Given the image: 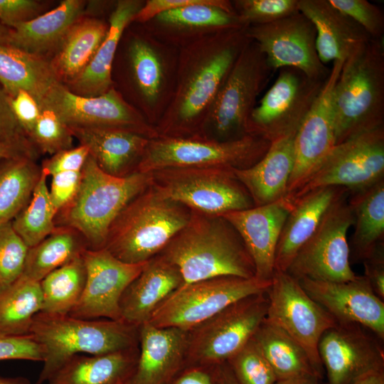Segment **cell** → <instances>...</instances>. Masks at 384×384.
<instances>
[{
	"instance_id": "obj_8",
	"label": "cell",
	"mask_w": 384,
	"mask_h": 384,
	"mask_svg": "<svg viewBox=\"0 0 384 384\" xmlns=\"http://www.w3.org/2000/svg\"><path fill=\"white\" fill-rule=\"evenodd\" d=\"M272 72L258 45L251 40L220 87L198 135L217 141L247 135L257 98Z\"/></svg>"
},
{
	"instance_id": "obj_22",
	"label": "cell",
	"mask_w": 384,
	"mask_h": 384,
	"mask_svg": "<svg viewBox=\"0 0 384 384\" xmlns=\"http://www.w3.org/2000/svg\"><path fill=\"white\" fill-rule=\"evenodd\" d=\"M299 282L337 323L361 325L384 340V301L375 294L363 275L343 282L305 278Z\"/></svg>"
},
{
	"instance_id": "obj_54",
	"label": "cell",
	"mask_w": 384,
	"mask_h": 384,
	"mask_svg": "<svg viewBox=\"0 0 384 384\" xmlns=\"http://www.w3.org/2000/svg\"><path fill=\"white\" fill-rule=\"evenodd\" d=\"M362 262L363 276L375 294L384 301V245Z\"/></svg>"
},
{
	"instance_id": "obj_11",
	"label": "cell",
	"mask_w": 384,
	"mask_h": 384,
	"mask_svg": "<svg viewBox=\"0 0 384 384\" xmlns=\"http://www.w3.org/2000/svg\"><path fill=\"white\" fill-rule=\"evenodd\" d=\"M270 281L221 276L184 284L163 302L149 323L191 331L233 303L267 292Z\"/></svg>"
},
{
	"instance_id": "obj_53",
	"label": "cell",
	"mask_w": 384,
	"mask_h": 384,
	"mask_svg": "<svg viewBox=\"0 0 384 384\" xmlns=\"http://www.w3.org/2000/svg\"><path fill=\"white\" fill-rule=\"evenodd\" d=\"M49 194L55 210L66 206L75 197L80 183L81 171H65L51 176Z\"/></svg>"
},
{
	"instance_id": "obj_59",
	"label": "cell",
	"mask_w": 384,
	"mask_h": 384,
	"mask_svg": "<svg viewBox=\"0 0 384 384\" xmlns=\"http://www.w3.org/2000/svg\"><path fill=\"white\" fill-rule=\"evenodd\" d=\"M220 384H239L227 363L220 366Z\"/></svg>"
},
{
	"instance_id": "obj_19",
	"label": "cell",
	"mask_w": 384,
	"mask_h": 384,
	"mask_svg": "<svg viewBox=\"0 0 384 384\" xmlns=\"http://www.w3.org/2000/svg\"><path fill=\"white\" fill-rule=\"evenodd\" d=\"M381 341L356 324L337 323L325 331L318 351L328 384H352L369 373L384 370Z\"/></svg>"
},
{
	"instance_id": "obj_15",
	"label": "cell",
	"mask_w": 384,
	"mask_h": 384,
	"mask_svg": "<svg viewBox=\"0 0 384 384\" xmlns=\"http://www.w3.org/2000/svg\"><path fill=\"white\" fill-rule=\"evenodd\" d=\"M348 195L327 212L310 239L299 250L287 272L297 279L343 282L357 275L350 264L347 240L354 217Z\"/></svg>"
},
{
	"instance_id": "obj_31",
	"label": "cell",
	"mask_w": 384,
	"mask_h": 384,
	"mask_svg": "<svg viewBox=\"0 0 384 384\" xmlns=\"http://www.w3.org/2000/svg\"><path fill=\"white\" fill-rule=\"evenodd\" d=\"M295 134L271 142L266 154L252 166L234 169L254 206L269 204L286 196L294 165Z\"/></svg>"
},
{
	"instance_id": "obj_35",
	"label": "cell",
	"mask_w": 384,
	"mask_h": 384,
	"mask_svg": "<svg viewBox=\"0 0 384 384\" xmlns=\"http://www.w3.org/2000/svg\"><path fill=\"white\" fill-rule=\"evenodd\" d=\"M108 28V21L94 17L81 18L70 28L50 60L60 82L68 85L85 70Z\"/></svg>"
},
{
	"instance_id": "obj_18",
	"label": "cell",
	"mask_w": 384,
	"mask_h": 384,
	"mask_svg": "<svg viewBox=\"0 0 384 384\" xmlns=\"http://www.w3.org/2000/svg\"><path fill=\"white\" fill-rule=\"evenodd\" d=\"M53 110L68 127H110L159 137L153 125L114 87L103 95L87 97L71 92L59 82L40 104Z\"/></svg>"
},
{
	"instance_id": "obj_4",
	"label": "cell",
	"mask_w": 384,
	"mask_h": 384,
	"mask_svg": "<svg viewBox=\"0 0 384 384\" xmlns=\"http://www.w3.org/2000/svg\"><path fill=\"white\" fill-rule=\"evenodd\" d=\"M29 335L42 351L37 384L47 382L72 357L102 355L139 346V326L123 321L37 314Z\"/></svg>"
},
{
	"instance_id": "obj_25",
	"label": "cell",
	"mask_w": 384,
	"mask_h": 384,
	"mask_svg": "<svg viewBox=\"0 0 384 384\" xmlns=\"http://www.w3.org/2000/svg\"><path fill=\"white\" fill-rule=\"evenodd\" d=\"M139 346L128 384H169L187 362L188 331L146 322L139 326Z\"/></svg>"
},
{
	"instance_id": "obj_42",
	"label": "cell",
	"mask_w": 384,
	"mask_h": 384,
	"mask_svg": "<svg viewBox=\"0 0 384 384\" xmlns=\"http://www.w3.org/2000/svg\"><path fill=\"white\" fill-rule=\"evenodd\" d=\"M47 177L41 171L29 202L11 221L14 230L28 247L36 245L56 230L55 216L58 212L50 197Z\"/></svg>"
},
{
	"instance_id": "obj_24",
	"label": "cell",
	"mask_w": 384,
	"mask_h": 384,
	"mask_svg": "<svg viewBox=\"0 0 384 384\" xmlns=\"http://www.w3.org/2000/svg\"><path fill=\"white\" fill-rule=\"evenodd\" d=\"M294 202L284 196L273 203L233 211L223 216L241 238L255 270V277L270 281L278 240Z\"/></svg>"
},
{
	"instance_id": "obj_40",
	"label": "cell",
	"mask_w": 384,
	"mask_h": 384,
	"mask_svg": "<svg viewBox=\"0 0 384 384\" xmlns=\"http://www.w3.org/2000/svg\"><path fill=\"white\" fill-rule=\"evenodd\" d=\"M74 230L58 228L36 245L29 247L22 274L41 282L49 273L81 255L87 249Z\"/></svg>"
},
{
	"instance_id": "obj_61",
	"label": "cell",
	"mask_w": 384,
	"mask_h": 384,
	"mask_svg": "<svg viewBox=\"0 0 384 384\" xmlns=\"http://www.w3.org/2000/svg\"><path fill=\"white\" fill-rule=\"evenodd\" d=\"M10 33L11 28L4 26L0 22V43L9 44Z\"/></svg>"
},
{
	"instance_id": "obj_27",
	"label": "cell",
	"mask_w": 384,
	"mask_h": 384,
	"mask_svg": "<svg viewBox=\"0 0 384 384\" xmlns=\"http://www.w3.org/2000/svg\"><path fill=\"white\" fill-rule=\"evenodd\" d=\"M183 284L179 269L157 255L145 263L123 292L122 320L137 326L148 322L156 308Z\"/></svg>"
},
{
	"instance_id": "obj_32",
	"label": "cell",
	"mask_w": 384,
	"mask_h": 384,
	"mask_svg": "<svg viewBox=\"0 0 384 384\" xmlns=\"http://www.w3.org/2000/svg\"><path fill=\"white\" fill-rule=\"evenodd\" d=\"M86 3L64 0L54 9L11 28L10 45L42 55L57 49L70 28L82 18Z\"/></svg>"
},
{
	"instance_id": "obj_21",
	"label": "cell",
	"mask_w": 384,
	"mask_h": 384,
	"mask_svg": "<svg viewBox=\"0 0 384 384\" xmlns=\"http://www.w3.org/2000/svg\"><path fill=\"white\" fill-rule=\"evenodd\" d=\"M344 60L332 63L330 73L294 137V165L287 195L294 194L335 146L332 93Z\"/></svg>"
},
{
	"instance_id": "obj_58",
	"label": "cell",
	"mask_w": 384,
	"mask_h": 384,
	"mask_svg": "<svg viewBox=\"0 0 384 384\" xmlns=\"http://www.w3.org/2000/svg\"><path fill=\"white\" fill-rule=\"evenodd\" d=\"M352 384H384V370L369 373Z\"/></svg>"
},
{
	"instance_id": "obj_30",
	"label": "cell",
	"mask_w": 384,
	"mask_h": 384,
	"mask_svg": "<svg viewBox=\"0 0 384 384\" xmlns=\"http://www.w3.org/2000/svg\"><path fill=\"white\" fill-rule=\"evenodd\" d=\"M145 0H118L110 13L107 33L85 70L65 85L75 94L94 97L105 94L113 87L112 70L124 31Z\"/></svg>"
},
{
	"instance_id": "obj_52",
	"label": "cell",
	"mask_w": 384,
	"mask_h": 384,
	"mask_svg": "<svg viewBox=\"0 0 384 384\" xmlns=\"http://www.w3.org/2000/svg\"><path fill=\"white\" fill-rule=\"evenodd\" d=\"M41 2L34 0H0V22L11 28L41 15Z\"/></svg>"
},
{
	"instance_id": "obj_5",
	"label": "cell",
	"mask_w": 384,
	"mask_h": 384,
	"mask_svg": "<svg viewBox=\"0 0 384 384\" xmlns=\"http://www.w3.org/2000/svg\"><path fill=\"white\" fill-rule=\"evenodd\" d=\"M335 145L384 127L383 39L360 46L344 61L332 93Z\"/></svg>"
},
{
	"instance_id": "obj_2",
	"label": "cell",
	"mask_w": 384,
	"mask_h": 384,
	"mask_svg": "<svg viewBox=\"0 0 384 384\" xmlns=\"http://www.w3.org/2000/svg\"><path fill=\"white\" fill-rule=\"evenodd\" d=\"M159 255L179 269L183 284L221 276L255 277L241 238L223 216L191 210L188 223Z\"/></svg>"
},
{
	"instance_id": "obj_56",
	"label": "cell",
	"mask_w": 384,
	"mask_h": 384,
	"mask_svg": "<svg viewBox=\"0 0 384 384\" xmlns=\"http://www.w3.org/2000/svg\"><path fill=\"white\" fill-rule=\"evenodd\" d=\"M31 152L29 147L0 142V161L23 155L31 156Z\"/></svg>"
},
{
	"instance_id": "obj_43",
	"label": "cell",
	"mask_w": 384,
	"mask_h": 384,
	"mask_svg": "<svg viewBox=\"0 0 384 384\" xmlns=\"http://www.w3.org/2000/svg\"><path fill=\"white\" fill-rule=\"evenodd\" d=\"M226 363L239 384H274L277 380L253 338Z\"/></svg>"
},
{
	"instance_id": "obj_49",
	"label": "cell",
	"mask_w": 384,
	"mask_h": 384,
	"mask_svg": "<svg viewBox=\"0 0 384 384\" xmlns=\"http://www.w3.org/2000/svg\"><path fill=\"white\" fill-rule=\"evenodd\" d=\"M0 142L31 148V142L19 125L8 93L0 84Z\"/></svg>"
},
{
	"instance_id": "obj_45",
	"label": "cell",
	"mask_w": 384,
	"mask_h": 384,
	"mask_svg": "<svg viewBox=\"0 0 384 384\" xmlns=\"http://www.w3.org/2000/svg\"><path fill=\"white\" fill-rule=\"evenodd\" d=\"M28 248L11 221L0 226V291L22 274Z\"/></svg>"
},
{
	"instance_id": "obj_26",
	"label": "cell",
	"mask_w": 384,
	"mask_h": 384,
	"mask_svg": "<svg viewBox=\"0 0 384 384\" xmlns=\"http://www.w3.org/2000/svg\"><path fill=\"white\" fill-rule=\"evenodd\" d=\"M348 194L349 191L344 187L329 186L315 189L294 201L278 240L274 271L287 272L327 212Z\"/></svg>"
},
{
	"instance_id": "obj_51",
	"label": "cell",
	"mask_w": 384,
	"mask_h": 384,
	"mask_svg": "<svg viewBox=\"0 0 384 384\" xmlns=\"http://www.w3.org/2000/svg\"><path fill=\"white\" fill-rule=\"evenodd\" d=\"M8 95L14 115L28 138L40 117L41 106L30 93L23 90L8 94Z\"/></svg>"
},
{
	"instance_id": "obj_29",
	"label": "cell",
	"mask_w": 384,
	"mask_h": 384,
	"mask_svg": "<svg viewBox=\"0 0 384 384\" xmlns=\"http://www.w3.org/2000/svg\"><path fill=\"white\" fill-rule=\"evenodd\" d=\"M74 138L87 147L90 155L105 173L122 177L135 171L149 139L116 128L69 127Z\"/></svg>"
},
{
	"instance_id": "obj_13",
	"label": "cell",
	"mask_w": 384,
	"mask_h": 384,
	"mask_svg": "<svg viewBox=\"0 0 384 384\" xmlns=\"http://www.w3.org/2000/svg\"><path fill=\"white\" fill-rule=\"evenodd\" d=\"M384 179V127L336 144L319 166L291 196L293 202L320 188L344 187L350 193L366 190Z\"/></svg>"
},
{
	"instance_id": "obj_33",
	"label": "cell",
	"mask_w": 384,
	"mask_h": 384,
	"mask_svg": "<svg viewBox=\"0 0 384 384\" xmlns=\"http://www.w3.org/2000/svg\"><path fill=\"white\" fill-rule=\"evenodd\" d=\"M138 346L102 355L75 356L47 384H128L137 366Z\"/></svg>"
},
{
	"instance_id": "obj_57",
	"label": "cell",
	"mask_w": 384,
	"mask_h": 384,
	"mask_svg": "<svg viewBox=\"0 0 384 384\" xmlns=\"http://www.w3.org/2000/svg\"><path fill=\"white\" fill-rule=\"evenodd\" d=\"M319 378L316 375H303L285 379H279L274 384H319Z\"/></svg>"
},
{
	"instance_id": "obj_17",
	"label": "cell",
	"mask_w": 384,
	"mask_h": 384,
	"mask_svg": "<svg viewBox=\"0 0 384 384\" xmlns=\"http://www.w3.org/2000/svg\"><path fill=\"white\" fill-rule=\"evenodd\" d=\"M273 71L294 68L309 78L325 81L331 68L320 60L316 48V31L299 11L274 22L247 28Z\"/></svg>"
},
{
	"instance_id": "obj_44",
	"label": "cell",
	"mask_w": 384,
	"mask_h": 384,
	"mask_svg": "<svg viewBox=\"0 0 384 384\" xmlns=\"http://www.w3.org/2000/svg\"><path fill=\"white\" fill-rule=\"evenodd\" d=\"M40 117L28 136L42 151L55 154L72 148L73 135L70 127L48 107H41Z\"/></svg>"
},
{
	"instance_id": "obj_14",
	"label": "cell",
	"mask_w": 384,
	"mask_h": 384,
	"mask_svg": "<svg viewBox=\"0 0 384 384\" xmlns=\"http://www.w3.org/2000/svg\"><path fill=\"white\" fill-rule=\"evenodd\" d=\"M266 292L265 320L286 332L306 351L321 378L324 368L319 343L324 332L337 322L306 294L298 279L286 272L274 271Z\"/></svg>"
},
{
	"instance_id": "obj_60",
	"label": "cell",
	"mask_w": 384,
	"mask_h": 384,
	"mask_svg": "<svg viewBox=\"0 0 384 384\" xmlns=\"http://www.w3.org/2000/svg\"><path fill=\"white\" fill-rule=\"evenodd\" d=\"M0 384H29L27 379L21 377L7 378L0 376Z\"/></svg>"
},
{
	"instance_id": "obj_36",
	"label": "cell",
	"mask_w": 384,
	"mask_h": 384,
	"mask_svg": "<svg viewBox=\"0 0 384 384\" xmlns=\"http://www.w3.org/2000/svg\"><path fill=\"white\" fill-rule=\"evenodd\" d=\"M354 217L350 257L363 262L384 245V179L348 198Z\"/></svg>"
},
{
	"instance_id": "obj_1",
	"label": "cell",
	"mask_w": 384,
	"mask_h": 384,
	"mask_svg": "<svg viewBox=\"0 0 384 384\" xmlns=\"http://www.w3.org/2000/svg\"><path fill=\"white\" fill-rule=\"evenodd\" d=\"M247 28L222 31L179 49L174 95L155 126L159 137L200 134L220 87L251 41Z\"/></svg>"
},
{
	"instance_id": "obj_37",
	"label": "cell",
	"mask_w": 384,
	"mask_h": 384,
	"mask_svg": "<svg viewBox=\"0 0 384 384\" xmlns=\"http://www.w3.org/2000/svg\"><path fill=\"white\" fill-rule=\"evenodd\" d=\"M252 338L277 380L311 375L318 377L306 351L279 327L265 319Z\"/></svg>"
},
{
	"instance_id": "obj_16",
	"label": "cell",
	"mask_w": 384,
	"mask_h": 384,
	"mask_svg": "<svg viewBox=\"0 0 384 384\" xmlns=\"http://www.w3.org/2000/svg\"><path fill=\"white\" fill-rule=\"evenodd\" d=\"M325 81L313 80L294 68H282L274 84L253 110L247 134L270 142L295 134Z\"/></svg>"
},
{
	"instance_id": "obj_39",
	"label": "cell",
	"mask_w": 384,
	"mask_h": 384,
	"mask_svg": "<svg viewBox=\"0 0 384 384\" xmlns=\"http://www.w3.org/2000/svg\"><path fill=\"white\" fill-rule=\"evenodd\" d=\"M41 174L30 156L0 161V226L12 221L27 205Z\"/></svg>"
},
{
	"instance_id": "obj_12",
	"label": "cell",
	"mask_w": 384,
	"mask_h": 384,
	"mask_svg": "<svg viewBox=\"0 0 384 384\" xmlns=\"http://www.w3.org/2000/svg\"><path fill=\"white\" fill-rule=\"evenodd\" d=\"M267 307L266 292L252 294L188 331L187 362L209 366L226 363L253 337Z\"/></svg>"
},
{
	"instance_id": "obj_6",
	"label": "cell",
	"mask_w": 384,
	"mask_h": 384,
	"mask_svg": "<svg viewBox=\"0 0 384 384\" xmlns=\"http://www.w3.org/2000/svg\"><path fill=\"white\" fill-rule=\"evenodd\" d=\"M191 213L151 185L115 218L104 248L125 263L146 262L159 255L186 225Z\"/></svg>"
},
{
	"instance_id": "obj_47",
	"label": "cell",
	"mask_w": 384,
	"mask_h": 384,
	"mask_svg": "<svg viewBox=\"0 0 384 384\" xmlns=\"http://www.w3.org/2000/svg\"><path fill=\"white\" fill-rule=\"evenodd\" d=\"M330 4L357 23L373 39H383L384 14L367 0H329Z\"/></svg>"
},
{
	"instance_id": "obj_3",
	"label": "cell",
	"mask_w": 384,
	"mask_h": 384,
	"mask_svg": "<svg viewBox=\"0 0 384 384\" xmlns=\"http://www.w3.org/2000/svg\"><path fill=\"white\" fill-rule=\"evenodd\" d=\"M119 43L124 66L123 89L118 91L151 125L163 117L172 99L179 49L132 23Z\"/></svg>"
},
{
	"instance_id": "obj_46",
	"label": "cell",
	"mask_w": 384,
	"mask_h": 384,
	"mask_svg": "<svg viewBox=\"0 0 384 384\" xmlns=\"http://www.w3.org/2000/svg\"><path fill=\"white\" fill-rule=\"evenodd\" d=\"M299 0H233L235 14L244 26L267 24L297 11Z\"/></svg>"
},
{
	"instance_id": "obj_48",
	"label": "cell",
	"mask_w": 384,
	"mask_h": 384,
	"mask_svg": "<svg viewBox=\"0 0 384 384\" xmlns=\"http://www.w3.org/2000/svg\"><path fill=\"white\" fill-rule=\"evenodd\" d=\"M6 360L42 362V351L40 346L29 334H0V361Z\"/></svg>"
},
{
	"instance_id": "obj_28",
	"label": "cell",
	"mask_w": 384,
	"mask_h": 384,
	"mask_svg": "<svg viewBox=\"0 0 384 384\" xmlns=\"http://www.w3.org/2000/svg\"><path fill=\"white\" fill-rule=\"evenodd\" d=\"M299 11L314 24L316 48L321 63L345 60L369 35L353 19L334 7L329 0H299Z\"/></svg>"
},
{
	"instance_id": "obj_10",
	"label": "cell",
	"mask_w": 384,
	"mask_h": 384,
	"mask_svg": "<svg viewBox=\"0 0 384 384\" xmlns=\"http://www.w3.org/2000/svg\"><path fill=\"white\" fill-rule=\"evenodd\" d=\"M151 174V186L191 210L221 216L254 206L232 168L172 167Z\"/></svg>"
},
{
	"instance_id": "obj_50",
	"label": "cell",
	"mask_w": 384,
	"mask_h": 384,
	"mask_svg": "<svg viewBox=\"0 0 384 384\" xmlns=\"http://www.w3.org/2000/svg\"><path fill=\"white\" fill-rule=\"evenodd\" d=\"M89 155L87 147L81 144L60 151L43 161L41 171L47 176L65 171L80 172Z\"/></svg>"
},
{
	"instance_id": "obj_34",
	"label": "cell",
	"mask_w": 384,
	"mask_h": 384,
	"mask_svg": "<svg viewBox=\"0 0 384 384\" xmlns=\"http://www.w3.org/2000/svg\"><path fill=\"white\" fill-rule=\"evenodd\" d=\"M59 82L44 56L0 43V84L8 94L25 90L40 105Z\"/></svg>"
},
{
	"instance_id": "obj_9",
	"label": "cell",
	"mask_w": 384,
	"mask_h": 384,
	"mask_svg": "<svg viewBox=\"0 0 384 384\" xmlns=\"http://www.w3.org/2000/svg\"><path fill=\"white\" fill-rule=\"evenodd\" d=\"M271 142L252 134L230 141L201 135L149 139L135 171L151 173L172 167H228L243 169L260 161Z\"/></svg>"
},
{
	"instance_id": "obj_20",
	"label": "cell",
	"mask_w": 384,
	"mask_h": 384,
	"mask_svg": "<svg viewBox=\"0 0 384 384\" xmlns=\"http://www.w3.org/2000/svg\"><path fill=\"white\" fill-rule=\"evenodd\" d=\"M82 256L86 269L85 284L80 299L68 315L86 319L122 321L119 311L122 295L146 262L125 263L105 248L86 249Z\"/></svg>"
},
{
	"instance_id": "obj_38",
	"label": "cell",
	"mask_w": 384,
	"mask_h": 384,
	"mask_svg": "<svg viewBox=\"0 0 384 384\" xmlns=\"http://www.w3.org/2000/svg\"><path fill=\"white\" fill-rule=\"evenodd\" d=\"M42 306L40 282L21 274L0 291V334H28L33 318L41 311Z\"/></svg>"
},
{
	"instance_id": "obj_41",
	"label": "cell",
	"mask_w": 384,
	"mask_h": 384,
	"mask_svg": "<svg viewBox=\"0 0 384 384\" xmlns=\"http://www.w3.org/2000/svg\"><path fill=\"white\" fill-rule=\"evenodd\" d=\"M85 280L82 255L49 273L40 282L43 299L41 312L68 315L81 298Z\"/></svg>"
},
{
	"instance_id": "obj_7",
	"label": "cell",
	"mask_w": 384,
	"mask_h": 384,
	"mask_svg": "<svg viewBox=\"0 0 384 384\" xmlns=\"http://www.w3.org/2000/svg\"><path fill=\"white\" fill-rule=\"evenodd\" d=\"M151 182V173L134 171L122 177L108 174L89 155L75 197L61 209V223L78 231L87 249H102L115 218Z\"/></svg>"
},
{
	"instance_id": "obj_55",
	"label": "cell",
	"mask_w": 384,
	"mask_h": 384,
	"mask_svg": "<svg viewBox=\"0 0 384 384\" xmlns=\"http://www.w3.org/2000/svg\"><path fill=\"white\" fill-rule=\"evenodd\" d=\"M220 366L191 365L169 384H220Z\"/></svg>"
},
{
	"instance_id": "obj_23",
	"label": "cell",
	"mask_w": 384,
	"mask_h": 384,
	"mask_svg": "<svg viewBox=\"0 0 384 384\" xmlns=\"http://www.w3.org/2000/svg\"><path fill=\"white\" fill-rule=\"evenodd\" d=\"M142 25L159 41L178 49L222 31L244 27L231 1L199 3L160 14Z\"/></svg>"
}]
</instances>
